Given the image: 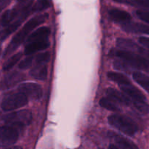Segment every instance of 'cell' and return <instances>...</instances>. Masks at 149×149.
<instances>
[{
  "label": "cell",
  "instance_id": "obj_1",
  "mask_svg": "<svg viewBox=\"0 0 149 149\" xmlns=\"http://www.w3.org/2000/svg\"><path fill=\"white\" fill-rule=\"evenodd\" d=\"M48 14L47 13H45V14L39 15L36 16V17H33L31 20H29L26 24L24 25L21 30L17 33V34L13 38L12 41L7 47L6 48L5 51L4 52L3 57L8 56L9 55L14 52L23 42H24L25 39L28 36V35L31 33V31L33 30L35 28L37 27L38 26L43 23L45 20L47 19Z\"/></svg>",
  "mask_w": 149,
  "mask_h": 149
},
{
  "label": "cell",
  "instance_id": "obj_2",
  "mask_svg": "<svg viewBox=\"0 0 149 149\" xmlns=\"http://www.w3.org/2000/svg\"><path fill=\"white\" fill-rule=\"evenodd\" d=\"M111 55L117 57L128 64L131 68L147 70L149 68V61L142 55L131 51L114 49L111 51Z\"/></svg>",
  "mask_w": 149,
  "mask_h": 149
},
{
  "label": "cell",
  "instance_id": "obj_3",
  "mask_svg": "<svg viewBox=\"0 0 149 149\" xmlns=\"http://www.w3.org/2000/svg\"><path fill=\"white\" fill-rule=\"evenodd\" d=\"M109 123L128 136H133L138 130L135 122L125 115H111L109 117Z\"/></svg>",
  "mask_w": 149,
  "mask_h": 149
},
{
  "label": "cell",
  "instance_id": "obj_4",
  "mask_svg": "<svg viewBox=\"0 0 149 149\" xmlns=\"http://www.w3.org/2000/svg\"><path fill=\"white\" fill-rule=\"evenodd\" d=\"M3 120L7 125L14 127H23L31 123L32 113L29 110H20L4 115Z\"/></svg>",
  "mask_w": 149,
  "mask_h": 149
},
{
  "label": "cell",
  "instance_id": "obj_5",
  "mask_svg": "<svg viewBox=\"0 0 149 149\" xmlns=\"http://www.w3.org/2000/svg\"><path fill=\"white\" fill-rule=\"evenodd\" d=\"M28 103L27 96L22 93H12L6 96L1 103V109L6 111L15 110L26 106Z\"/></svg>",
  "mask_w": 149,
  "mask_h": 149
},
{
  "label": "cell",
  "instance_id": "obj_6",
  "mask_svg": "<svg viewBox=\"0 0 149 149\" xmlns=\"http://www.w3.org/2000/svg\"><path fill=\"white\" fill-rule=\"evenodd\" d=\"M19 132L16 127L6 125L0 127V147H7L17 142Z\"/></svg>",
  "mask_w": 149,
  "mask_h": 149
},
{
  "label": "cell",
  "instance_id": "obj_7",
  "mask_svg": "<svg viewBox=\"0 0 149 149\" xmlns=\"http://www.w3.org/2000/svg\"><path fill=\"white\" fill-rule=\"evenodd\" d=\"M18 91L33 100H39L42 96V87L36 83H23L19 85Z\"/></svg>",
  "mask_w": 149,
  "mask_h": 149
},
{
  "label": "cell",
  "instance_id": "obj_8",
  "mask_svg": "<svg viewBox=\"0 0 149 149\" xmlns=\"http://www.w3.org/2000/svg\"><path fill=\"white\" fill-rule=\"evenodd\" d=\"M25 79V75L17 71L9 74L0 81V90H6L13 87Z\"/></svg>",
  "mask_w": 149,
  "mask_h": 149
},
{
  "label": "cell",
  "instance_id": "obj_9",
  "mask_svg": "<svg viewBox=\"0 0 149 149\" xmlns=\"http://www.w3.org/2000/svg\"><path fill=\"white\" fill-rule=\"evenodd\" d=\"M49 42L48 39L41 41H35L26 44L24 53L26 55H31L38 51H42L49 47Z\"/></svg>",
  "mask_w": 149,
  "mask_h": 149
},
{
  "label": "cell",
  "instance_id": "obj_10",
  "mask_svg": "<svg viewBox=\"0 0 149 149\" xmlns=\"http://www.w3.org/2000/svg\"><path fill=\"white\" fill-rule=\"evenodd\" d=\"M120 87L122 91H123L125 95L132 99V102L146 101V96L137 87H134L132 84L122 85Z\"/></svg>",
  "mask_w": 149,
  "mask_h": 149
},
{
  "label": "cell",
  "instance_id": "obj_11",
  "mask_svg": "<svg viewBox=\"0 0 149 149\" xmlns=\"http://www.w3.org/2000/svg\"><path fill=\"white\" fill-rule=\"evenodd\" d=\"M109 17L113 21L118 23H122V25L129 23L132 20V16L129 13L119 9H111L109 10Z\"/></svg>",
  "mask_w": 149,
  "mask_h": 149
},
{
  "label": "cell",
  "instance_id": "obj_12",
  "mask_svg": "<svg viewBox=\"0 0 149 149\" xmlns=\"http://www.w3.org/2000/svg\"><path fill=\"white\" fill-rule=\"evenodd\" d=\"M106 93L109 98H110L113 101L117 102V103H122L126 106H130L131 104V100L128 96L115 89L108 88Z\"/></svg>",
  "mask_w": 149,
  "mask_h": 149
},
{
  "label": "cell",
  "instance_id": "obj_13",
  "mask_svg": "<svg viewBox=\"0 0 149 149\" xmlns=\"http://www.w3.org/2000/svg\"><path fill=\"white\" fill-rule=\"evenodd\" d=\"M122 29L125 31L135 33H145L149 35V26L139 23H127L122 25Z\"/></svg>",
  "mask_w": 149,
  "mask_h": 149
},
{
  "label": "cell",
  "instance_id": "obj_14",
  "mask_svg": "<svg viewBox=\"0 0 149 149\" xmlns=\"http://www.w3.org/2000/svg\"><path fill=\"white\" fill-rule=\"evenodd\" d=\"M50 34V29L48 27H41L35 30L27 38L26 44L30 43V42H35V41H41L47 39L48 36Z\"/></svg>",
  "mask_w": 149,
  "mask_h": 149
},
{
  "label": "cell",
  "instance_id": "obj_15",
  "mask_svg": "<svg viewBox=\"0 0 149 149\" xmlns=\"http://www.w3.org/2000/svg\"><path fill=\"white\" fill-rule=\"evenodd\" d=\"M47 68L45 63H36L30 71V75L33 78L39 80H45L47 78Z\"/></svg>",
  "mask_w": 149,
  "mask_h": 149
},
{
  "label": "cell",
  "instance_id": "obj_16",
  "mask_svg": "<svg viewBox=\"0 0 149 149\" xmlns=\"http://www.w3.org/2000/svg\"><path fill=\"white\" fill-rule=\"evenodd\" d=\"M22 9H23V7H22ZM22 9L20 10V9L14 8L12 9V10H7L1 17V19H0V26H8L10 23L17 17V15L21 13Z\"/></svg>",
  "mask_w": 149,
  "mask_h": 149
},
{
  "label": "cell",
  "instance_id": "obj_17",
  "mask_svg": "<svg viewBox=\"0 0 149 149\" xmlns=\"http://www.w3.org/2000/svg\"><path fill=\"white\" fill-rule=\"evenodd\" d=\"M113 138L120 149H139L136 144L125 137L114 134L113 135Z\"/></svg>",
  "mask_w": 149,
  "mask_h": 149
},
{
  "label": "cell",
  "instance_id": "obj_18",
  "mask_svg": "<svg viewBox=\"0 0 149 149\" xmlns=\"http://www.w3.org/2000/svg\"><path fill=\"white\" fill-rule=\"evenodd\" d=\"M108 77L111 81L117 83V84H119L121 86L130 85V84H131L130 80L129 79V78L125 75H124V74H121V73L111 71V72L108 73Z\"/></svg>",
  "mask_w": 149,
  "mask_h": 149
},
{
  "label": "cell",
  "instance_id": "obj_19",
  "mask_svg": "<svg viewBox=\"0 0 149 149\" xmlns=\"http://www.w3.org/2000/svg\"><path fill=\"white\" fill-rule=\"evenodd\" d=\"M132 77L134 80L141 85L144 90L149 93V77L140 72V71H135L132 74Z\"/></svg>",
  "mask_w": 149,
  "mask_h": 149
},
{
  "label": "cell",
  "instance_id": "obj_20",
  "mask_svg": "<svg viewBox=\"0 0 149 149\" xmlns=\"http://www.w3.org/2000/svg\"><path fill=\"white\" fill-rule=\"evenodd\" d=\"M22 55L23 54L21 52H18V53L15 54L14 55H13L12 57H10L7 61L4 63L3 65V70L4 71H9V70L11 69L14 65H16L17 62L20 60V58H22Z\"/></svg>",
  "mask_w": 149,
  "mask_h": 149
},
{
  "label": "cell",
  "instance_id": "obj_21",
  "mask_svg": "<svg viewBox=\"0 0 149 149\" xmlns=\"http://www.w3.org/2000/svg\"><path fill=\"white\" fill-rule=\"evenodd\" d=\"M100 105L104 109H108L109 111H119V108L114 101L111 100L110 98H106L103 97L100 100Z\"/></svg>",
  "mask_w": 149,
  "mask_h": 149
},
{
  "label": "cell",
  "instance_id": "obj_22",
  "mask_svg": "<svg viewBox=\"0 0 149 149\" xmlns=\"http://www.w3.org/2000/svg\"><path fill=\"white\" fill-rule=\"evenodd\" d=\"M51 6L50 0H38L31 7L32 13H37L49 8Z\"/></svg>",
  "mask_w": 149,
  "mask_h": 149
},
{
  "label": "cell",
  "instance_id": "obj_23",
  "mask_svg": "<svg viewBox=\"0 0 149 149\" xmlns=\"http://www.w3.org/2000/svg\"><path fill=\"white\" fill-rule=\"evenodd\" d=\"M135 109L141 113L146 114L149 112V105L146 101H137L132 102Z\"/></svg>",
  "mask_w": 149,
  "mask_h": 149
},
{
  "label": "cell",
  "instance_id": "obj_24",
  "mask_svg": "<svg viewBox=\"0 0 149 149\" xmlns=\"http://www.w3.org/2000/svg\"><path fill=\"white\" fill-rule=\"evenodd\" d=\"M50 59V53L49 52H45L39 53L36 55L35 63H45L46 64Z\"/></svg>",
  "mask_w": 149,
  "mask_h": 149
},
{
  "label": "cell",
  "instance_id": "obj_25",
  "mask_svg": "<svg viewBox=\"0 0 149 149\" xmlns=\"http://www.w3.org/2000/svg\"><path fill=\"white\" fill-rule=\"evenodd\" d=\"M127 4L149 9V0H127Z\"/></svg>",
  "mask_w": 149,
  "mask_h": 149
},
{
  "label": "cell",
  "instance_id": "obj_26",
  "mask_svg": "<svg viewBox=\"0 0 149 149\" xmlns=\"http://www.w3.org/2000/svg\"><path fill=\"white\" fill-rule=\"evenodd\" d=\"M33 61V55H29V57L26 58L25 59H23L21 62L19 63V68L20 69H27L31 65L32 62Z\"/></svg>",
  "mask_w": 149,
  "mask_h": 149
},
{
  "label": "cell",
  "instance_id": "obj_27",
  "mask_svg": "<svg viewBox=\"0 0 149 149\" xmlns=\"http://www.w3.org/2000/svg\"><path fill=\"white\" fill-rule=\"evenodd\" d=\"M136 15L141 20L149 23V12L144 10H137Z\"/></svg>",
  "mask_w": 149,
  "mask_h": 149
},
{
  "label": "cell",
  "instance_id": "obj_28",
  "mask_svg": "<svg viewBox=\"0 0 149 149\" xmlns=\"http://www.w3.org/2000/svg\"><path fill=\"white\" fill-rule=\"evenodd\" d=\"M140 43L143 45V46L146 47L149 49V38L146 37V36H141L138 39Z\"/></svg>",
  "mask_w": 149,
  "mask_h": 149
},
{
  "label": "cell",
  "instance_id": "obj_29",
  "mask_svg": "<svg viewBox=\"0 0 149 149\" xmlns=\"http://www.w3.org/2000/svg\"><path fill=\"white\" fill-rule=\"evenodd\" d=\"M10 1L11 0H0V12L10 4Z\"/></svg>",
  "mask_w": 149,
  "mask_h": 149
},
{
  "label": "cell",
  "instance_id": "obj_30",
  "mask_svg": "<svg viewBox=\"0 0 149 149\" xmlns=\"http://www.w3.org/2000/svg\"><path fill=\"white\" fill-rule=\"evenodd\" d=\"M113 1H116V2H118V3H121V4H127V0H113Z\"/></svg>",
  "mask_w": 149,
  "mask_h": 149
},
{
  "label": "cell",
  "instance_id": "obj_31",
  "mask_svg": "<svg viewBox=\"0 0 149 149\" xmlns=\"http://www.w3.org/2000/svg\"><path fill=\"white\" fill-rule=\"evenodd\" d=\"M108 149H120V148H118L116 146L113 145V144H111V145L109 146V148Z\"/></svg>",
  "mask_w": 149,
  "mask_h": 149
},
{
  "label": "cell",
  "instance_id": "obj_32",
  "mask_svg": "<svg viewBox=\"0 0 149 149\" xmlns=\"http://www.w3.org/2000/svg\"><path fill=\"white\" fill-rule=\"evenodd\" d=\"M5 149H23V148L20 146H13V147H11V148H8Z\"/></svg>",
  "mask_w": 149,
  "mask_h": 149
},
{
  "label": "cell",
  "instance_id": "obj_33",
  "mask_svg": "<svg viewBox=\"0 0 149 149\" xmlns=\"http://www.w3.org/2000/svg\"><path fill=\"white\" fill-rule=\"evenodd\" d=\"M3 117H4V115L1 114V113H0V124H1L2 122H4V120H3Z\"/></svg>",
  "mask_w": 149,
  "mask_h": 149
},
{
  "label": "cell",
  "instance_id": "obj_34",
  "mask_svg": "<svg viewBox=\"0 0 149 149\" xmlns=\"http://www.w3.org/2000/svg\"><path fill=\"white\" fill-rule=\"evenodd\" d=\"M19 1H20V2H23V1H25L26 0H18Z\"/></svg>",
  "mask_w": 149,
  "mask_h": 149
},
{
  "label": "cell",
  "instance_id": "obj_35",
  "mask_svg": "<svg viewBox=\"0 0 149 149\" xmlns=\"http://www.w3.org/2000/svg\"><path fill=\"white\" fill-rule=\"evenodd\" d=\"M0 53H1V47H0Z\"/></svg>",
  "mask_w": 149,
  "mask_h": 149
}]
</instances>
